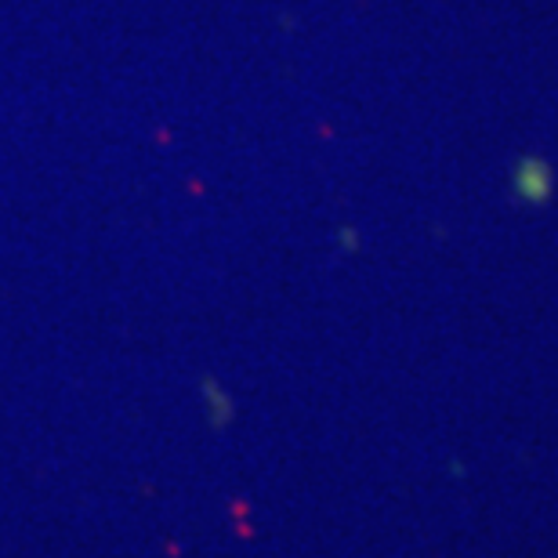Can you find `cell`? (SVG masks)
<instances>
[{
  "label": "cell",
  "mask_w": 558,
  "mask_h": 558,
  "mask_svg": "<svg viewBox=\"0 0 558 558\" xmlns=\"http://www.w3.org/2000/svg\"><path fill=\"white\" fill-rule=\"evenodd\" d=\"M519 193L526 196V199H533V204H541V199L551 193L548 167H544V163H522V171H519Z\"/></svg>",
  "instance_id": "cell-1"
}]
</instances>
